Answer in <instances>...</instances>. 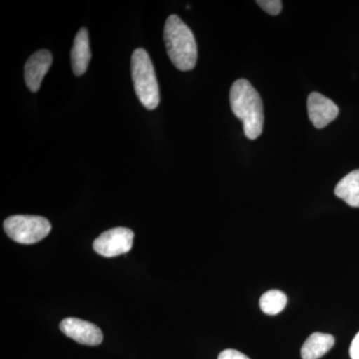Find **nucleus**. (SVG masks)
I'll return each mask as SVG.
<instances>
[{
    "instance_id": "f257e3e1",
    "label": "nucleus",
    "mask_w": 359,
    "mask_h": 359,
    "mask_svg": "<svg viewBox=\"0 0 359 359\" xmlns=\"http://www.w3.org/2000/svg\"><path fill=\"white\" fill-rule=\"evenodd\" d=\"M231 110L243 122L245 137L256 140L263 133L264 106L259 92L248 80L238 79L230 92Z\"/></svg>"
},
{
    "instance_id": "f03ea898",
    "label": "nucleus",
    "mask_w": 359,
    "mask_h": 359,
    "mask_svg": "<svg viewBox=\"0 0 359 359\" xmlns=\"http://www.w3.org/2000/svg\"><path fill=\"white\" fill-rule=\"evenodd\" d=\"M164 41L168 55L176 68L192 70L197 65V42L192 30L179 16H169L164 28Z\"/></svg>"
},
{
    "instance_id": "7ed1b4c3",
    "label": "nucleus",
    "mask_w": 359,
    "mask_h": 359,
    "mask_svg": "<svg viewBox=\"0 0 359 359\" xmlns=\"http://www.w3.org/2000/svg\"><path fill=\"white\" fill-rule=\"evenodd\" d=\"M132 80L137 97L144 107L154 110L160 103V90L148 52L138 48L131 58Z\"/></svg>"
},
{
    "instance_id": "20e7f679",
    "label": "nucleus",
    "mask_w": 359,
    "mask_h": 359,
    "mask_svg": "<svg viewBox=\"0 0 359 359\" xmlns=\"http://www.w3.org/2000/svg\"><path fill=\"white\" fill-rule=\"evenodd\" d=\"M4 231L16 243L32 245L39 243L48 236L51 231L50 222L39 216L9 217L4 224Z\"/></svg>"
},
{
    "instance_id": "39448f33",
    "label": "nucleus",
    "mask_w": 359,
    "mask_h": 359,
    "mask_svg": "<svg viewBox=\"0 0 359 359\" xmlns=\"http://www.w3.org/2000/svg\"><path fill=\"white\" fill-rule=\"evenodd\" d=\"M134 233L128 228H113L104 231L94 241L93 248L97 254L113 257L126 254L133 247Z\"/></svg>"
},
{
    "instance_id": "423d86ee",
    "label": "nucleus",
    "mask_w": 359,
    "mask_h": 359,
    "mask_svg": "<svg viewBox=\"0 0 359 359\" xmlns=\"http://www.w3.org/2000/svg\"><path fill=\"white\" fill-rule=\"evenodd\" d=\"M59 327L66 337L75 340L78 344L91 346L102 344V332L100 328L89 321L76 318H67L61 321Z\"/></svg>"
},
{
    "instance_id": "0eeeda50",
    "label": "nucleus",
    "mask_w": 359,
    "mask_h": 359,
    "mask_svg": "<svg viewBox=\"0 0 359 359\" xmlns=\"http://www.w3.org/2000/svg\"><path fill=\"white\" fill-rule=\"evenodd\" d=\"M308 112L313 126L323 129L337 119L339 109L334 101L318 92H313L308 98Z\"/></svg>"
},
{
    "instance_id": "6e6552de",
    "label": "nucleus",
    "mask_w": 359,
    "mask_h": 359,
    "mask_svg": "<svg viewBox=\"0 0 359 359\" xmlns=\"http://www.w3.org/2000/svg\"><path fill=\"white\" fill-rule=\"evenodd\" d=\"M52 55L48 50H39L32 54L25 65L26 85L32 92L39 91L42 80L52 65Z\"/></svg>"
},
{
    "instance_id": "1a4fd4ad",
    "label": "nucleus",
    "mask_w": 359,
    "mask_h": 359,
    "mask_svg": "<svg viewBox=\"0 0 359 359\" xmlns=\"http://www.w3.org/2000/svg\"><path fill=\"white\" fill-rule=\"evenodd\" d=\"M91 51H90L89 35L86 28L78 32L71 50V65L76 76H81L88 68Z\"/></svg>"
},
{
    "instance_id": "9d476101",
    "label": "nucleus",
    "mask_w": 359,
    "mask_h": 359,
    "mask_svg": "<svg viewBox=\"0 0 359 359\" xmlns=\"http://www.w3.org/2000/svg\"><path fill=\"white\" fill-rule=\"evenodd\" d=\"M334 337L327 334L314 332L302 347V359H318L334 346Z\"/></svg>"
},
{
    "instance_id": "9b49d317",
    "label": "nucleus",
    "mask_w": 359,
    "mask_h": 359,
    "mask_svg": "<svg viewBox=\"0 0 359 359\" xmlns=\"http://www.w3.org/2000/svg\"><path fill=\"white\" fill-rule=\"evenodd\" d=\"M334 194L351 207L359 208V170L351 172L340 180L335 187Z\"/></svg>"
},
{
    "instance_id": "f8f14e48",
    "label": "nucleus",
    "mask_w": 359,
    "mask_h": 359,
    "mask_svg": "<svg viewBox=\"0 0 359 359\" xmlns=\"http://www.w3.org/2000/svg\"><path fill=\"white\" fill-rule=\"evenodd\" d=\"M287 295L280 290H269L262 295L259 299V306L262 311L268 316H276L282 313L287 306Z\"/></svg>"
},
{
    "instance_id": "ddd939ff",
    "label": "nucleus",
    "mask_w": 359,
    "mask_h": 359,
    "mask_svg": "<svg viewBox=\"0 0 359 359\" xmlns=\"http://www.w3.org/2000/svg\"><path fill=\"white\" fill-rule=\"evenodd\" d=\"M257 4L271 15H278L282 11L283 2L280 0H259Z\"/></svg>"
},
{
    "instance_id": "4468645a",
    "label": "nucleus",
    "mask_w": 359,
    "mask_h": 359,
    "mask_svg": "<svg viewBox=\"0 0 359 359\" xmlns=\"http://www.w3.org/2000/svg\"><path fill=\"white\" fill-rule=\"evenodd\" d=\"M218 359H250L244 353L240 351H235V349H226L219 353Z\"/></svg>"
},
{
    "instance_id": "2eb2a0df",
    "label": "nucleus",
    "mask_w": 359,
    "mask_h": 359,
    "mask_svg": "<svg viewBox=\"0 0 359 359\" xmlns=\"http://www.w3.org/2000/svg\"><path fill=\"white\" fill-rule=\"evenodd\" d=\"M351 359H359V332L354 337L349 349Z\"/></svg>"
}]
</instances>
